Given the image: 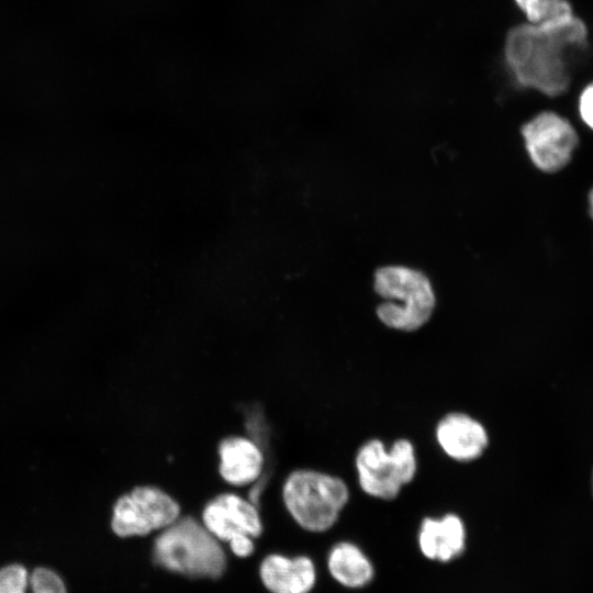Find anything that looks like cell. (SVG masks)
Listing matches in <instances>:
<instances>
[{
	"label": "cell",
	"instance_id": "cell-12",
	"mask_svg": "<svg viewBox=\"0 0 593 593\" xmlns=\"http://www.w3.org/2000/svg\"><path fill=\"white\" fill-rule=\"evenodd\" d=\"M467 532L462 519L452 513L439 518L426 517L417 534L421 553L430 561L447 563L466 550Z\"/></svg>",
	"mask_w": 593,
	"mask_h": 593
},
{
	"label": "cell",
	"instance_id": "cell-15",
	"mask_svg": "<svg viewBox=\"0 0 593 593\" xmlns=\"http://www.w3.org/2000/svg\"><path fill=\"white\" fill-rule=\"evenodd\" d=\"M514 2L530 24L566 20L575 14L570 0H514Z\"/></svg>",
	"mask_w": 593,
	"mask_h": 593
},
{
	"label": "cell",
	"instance_id": "cell-1",
	"mask_svg": "<svg viewBox=\"0 0 593 593\" xmlns=\"http://www.w3.org/2000/svg\"><path fill=\"white\" fill-rule=\"evenodd\" d=\"M590 44V29L579 15L540 24L522 23L510 29L504 59L517 86L547 97H559L571 85V53Z\"/></svg>",
	"mask_w": 593,
	"mask_h": 593
},
{
	"label": "cell",
	"instance_id": "cell-4",
	"mask_svg": "<svg viewBox=\"0 0 593 593\" xmlns=\"http://www.w3.org/2000/svg\"><path fill=\"white\" fill-rule=\"evenodd\" d=\"M282 502L292 519L304 530L331 529L349 499L344 480L311 469L292 471L281 490Z\"/></svg>",
	"mask_w": 593,
	"mask_h": 593
},
{
	"label": "cell",
	"instance_id": "cell-2",
	"mask_svg": "<svg viewBox=\"0 0 593 593\" xmlns=\"http://www.w3.org/2000/svg\"><path fill=\"white\" fill-rule=\"evenodd\" d=\"M153 560L170 572L197 579L220 578L227 561L221 541L191 516H180L159 532Z\"/></svg>",
	"mask_w": 593,
	"mask_h": 593
},
{
	"label": "cell",
	"instance_id": "cell-14",
	"mask_svg": "<svg viewBox=\"0 0 593 593\" xmlns=\"http://www.w3.org/2000/svg\"><path fill=\"white\" fill-rule=\"evenodd\" d=\"M0 593H67L63 579L44 567L29 571L12 563L0 568Z\"/></svg>",
	"mask_w": 593,
	"mask_h": 593
},
{
	"label": "cell",
	"instance_id": "cell-6",
	"mask_svg": "<svg viewBox=\"0 0 593 593\" xmlns=\"http://www.w3.org/2000/svg\"><path fill=\"white\" fill-rule=\"evenodd\" d=\"M181 516V506L155 485H137L121 495L112 510L111 528L122 538L160 532Z\"/></svg>",
	"mask_w": 593,
	"mask_h": 593
},
{
	"label": "cell",
	"instance_id": "cell-3",
	"mask_svg": "<svg viewBox=\"0 0 593 593\" xmlns=\"http://www.w3.org/2000/svg\"><path fill=\"white\" fill-rule=\"evenodd\" d=\"M374 292L384 299L377 306L378 318L388 327L414 332L430 318L436 296L428 277L415 268L384 266L374 272Z\"/></svg>",
	"mask_w": 593,
	"mask_h": 593
},
{
	"label": "cell",
	"instance_id": "cell-13",
	"mask_svg": "<svg viewBox=\"0 0 593 593\" xmlns=\"http://www.w3.org/2000/svg\"><path fill=\"white\" fill-rule=\"evenodd\" d=\"M326 567L338 584L351 590L368 586L376 574L374 566L366 552L355 542L345 540L329 549Z\"/></svg>",
	"mask_w": 593,
	"mask_h": 593
},
{
	"label": "cell",
	"instance_id": "cell-7",
	"mask_svg": "<svg viewBox=\"0 0 593 593\" xmlns=\"http://www.w3.org/2000/svg\"><path fill=\"white\" fill-rule=\"evenodd\" d=\"M521 134L530 160L545 172L566 167L579 142L572 124L552 111L535 115L522 126Z\"/></svg>",
	"mask_w": 593,
	"mask_h": 593
},
{
	"label": "cell",
	"instance_id": "cell-10",
	"mask_svg": "<svg viewBox=\"0 0 593 593\" xmlns=\"http://www.w3.org/2000/svg\"><path fill=\"white\" fill-rule=\"evenodd\" d=\"M219 474L234 486L255 483L262 474L265 457L255 440L245 436H227L217 447Z\"/></svg>",
	"mask_w": 593,
	"mask_h": 593
},
{
	"label": "cell",
	"instance_id": "cell-8",
	"mask_svg": "<svg viewBox=\"0 0 593 593\" xmlns=\"http://www.w3.org/2000/svg\"><path fill=\"white\" fill-rule=\"evenodd\" d=\"M201 523L223 542L240 535L257 538L264 529L256 504L233 492L220 493L211 499L202 510Z\"/></svg>",
	"mask_w": 593,
	"mask_h": 593
},
{
	"label": "cell",
	"instance_id": "cell-9",
	"mask_svg": "<svg viewBox=\"0 0 593 593\" xmlns=\"http://www.w3.org/2000/svg\"><path fill=\"white\" fill-rule=\"evenodd\" d=\"M259 577L270 593H310L316 584L317 572L309 556H266L259 566Z\"/></svg>",
	"mask_w": 593,
	"mask_h": 593
},
{
	"label": "cell",
	"instance_id": "cell-17",
	"mask_svg": "<svg viewBox=\"0 0 593 593\" xmlns=\"http://www.w3.org/2000/svg\"><path fill=\"white\" fill-rule=\"evenodd\" d=\"M253 537L247 535H240L232 538L227 544L231 551L239 558L249 557L255 550V542Z\"/></svg>",
	"mask_w": 593,
	"mask_h": 593
},
{
	"label": "cell",
	"instance_id": "cell-19",
	"mask_svg": "<svg viewBox=\"0 0 593 593\" xmlns=\"http://www.w3.org/2000/svg\"><path fill=\"white\" fill-rule=\"evenodd\" d=\"M591 488H592V494H593V471H592V484H591Z\"/></svg>",
	"mask_w": 593,
	"mask_h": 593
},
{
	"label": "cell",
	"instance_id": "cell-11",
	"mask_svg": "<svg viewBox=\"0 0 593 593\" xmlns=\"http://www.w3.org/2000/svg\"><path fill=\"white\" fill-rule=\"evenodd\" d=\"M437 443L444 452L457 461L479 458L488 446L484 426L465 413H449L437 424Z\"/></svg>",
	"mask_w": 593,
	"mask_h": 593
},
{
	"label": "cell",
	"instance_id": "cell-18",
	"mask_svg": "<svg viewBox=\"0 0 593 593\" xmlns=\"http://www.w3.org/2000/svg\"><path fill=\"white\" fill-rule=\"evenodd\" d=\"M589 205H590V214L593 219V189L591 190L589 194Z\"/></svg>",
	"mask_w": 593,
	"mask_h": 593
},
{
	"label": "cell",
	"instance_id": "cell-5",
	"mask_svg": "<svg viewBox=\"0 0 593 593\" xmlns=\"http://www.w3.org/2000/svg\"><path fill=\"white\" fill-rule=\"evenodd\" d=\"M413 444L399 439L389 450L379 439L363 444L356 456V469L362 491L377 499L393 500L416 472Z\"/></svg>",
	"mask_w": 593,
	"mask_h": 593
},
{
	"label": "cell",
	"instance_id": "cell-16",
	"mask_svg": "<svg viewBox=\"0 0 593 593\" xmlns=\"http://www.w3.org/2000/svg\"><path fill=\"white\" fill-rule=\"evenodd\" d=\"M579 113L582 121L593 130V81L589 82L579 96Z\"/></svg>",
	"mask_w": 593,
	"mask_h": 593
}]
</instances>
